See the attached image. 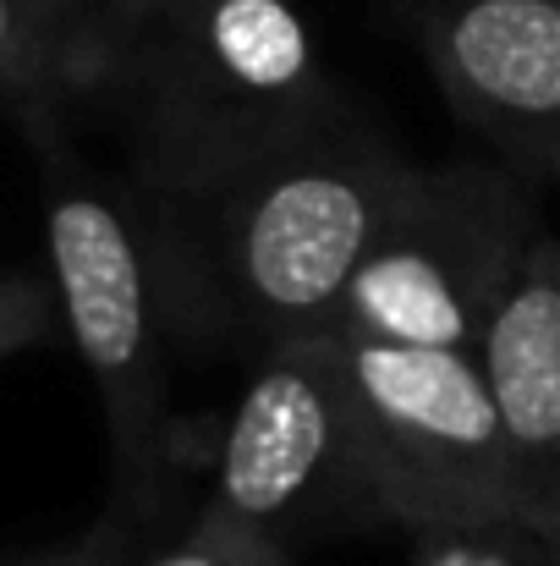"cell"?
<instances>
[{
	"mask_svg": "<svg viewBox=\"0 0 560 566\" xmlns=\"http://www.w3.org/2000/svg\"><path fill=\"white\" fill-rule=\"evenodd\" d=\"M418 177L423 166L347 116L198 192H138L177 347L258 358L325 336Z\"/></svg>",
	"mask_w": 560,
	"mask_h": 566,
	"instance_id": "cell-1",
	"label": "cell"
},
{
	"mask_svg": "<svg viewBox=\"0 0 560 566\" xmlns=\"http://www.w3.org/2000/svg\"><path fill=\"white\" fill-rule=\"evenodd\" d=\"M110 105L144 198L198 192L352 116L297 0L171 6L138 33Z\"/></svg>",
	"mask_w": 560,
	"mask_h": 566,
	"instance_id": "cell-2",
	"label": "cell"
},
{
	"mask_svg": "<svg viewBox=\"0 0 560 566\" xmlns=\"http://www.w3.org/2000/svg\"><path fill=\"white\" fill-rule=\"evenodd\" d=\"M44 182V253L83 369L99 390L110 446V512L138 528L166 523L187 468L182 423L171 412V308L155 231L127 177L94 171L66 133L33 144Z\"/></svg>",
	"mask_w": 560,
	"mask_h": 566,
	"instance_id": "cell-3",
	"label": "cell"
},
{
	"mask_svg": "<svg viewBox=\"0 0 560 566\" xmlns=\"http://www.w3.org/2000/svg\"><path fill=\"white\" fill-rule=\"evenodd\" d=\"M539 237L545 226L511 171L478 160L423 166L325 336L478 353Z\"/></svg>",
	"mask_w": 560,
	"mask_h": 566,
	"instance_id": "cell-4",
	"label": "cell"
},
{
	"mask_svg": "<svg viewBox=\"0 0 560 566\" xmlns=\"http://www.w3.org/2000/svg\"><path fill=\"white\" fill-rule=\"evenodd\" d=\"M198 506L286 556L330 523H379L352 390L330 336H303L247 364L209 440Z\"/></svg>",
	"mask_w": 560,
	"mask_h": 566,
	"instance_id": "cell-5",
	"label": "cell"
},
{
	"mask_svg": "<svg viewBox=\"0 0 560 566\" xmlns=\"http://www.w3.org/2000/svg\"><path fill=\"white\" fill-rule=\"evenodd\" d=\"M347 369L379 523L406 534L517 517L500 412L478 353L330 336Z\"/></svg>",
	"mask_w": 560,
	"mask_h": 566,
	"instance_id": "cell-6",
	"label": "cell"
},
{
	"mask_svg": "<svg viewBox=\"0 0 560 566\" xmlns=\"http://www.w3.org/2000/svg\"><path fill=\"white\" fill-rule=\"evenodd\" d=\"M418 44L473 133L560 177V0H423Z\"/></svg>",
	"mask_w": 560,
	"mask_h": 566,
	"instance_id": "cell-7",
	"label": "cell"
},
{
	"mask_svg": "<svg viewBox=\"0 0 560 566\" xmlns=\"http://www.w3.org/2000/svg\"><path fill=\"white\" fill-rule=\"evenodd\" d=\"M478 364L500 412L517 517L560 539V242L550 231L500 297Z\"/></svg>",
	"mask_w": 560,
	"mask_h": 566,
	"instance_id": "cell-8",
	"label": "cell"
},
{
	"mask_svg": "<svg viewBox=\"0 0 560 566\" xmlns=\"http://www.w3.org/2000/svg\"><path fill=\"white\" fill-rule=\"evenodd\" d=\"M11 11L44 44L50 66L61 72L77 105L110 99L133 55V22L121 0H11Z\"/></svg>",
	"mask_w": 560,
	"mask_h": 566,
	"instance_id": "cell-9",
	"label": "cell"
},
{
	"mask_svg": "<svg viewBox=\"0 0 560 566\" xmlns=\"http://www.w3.org/2000/svg\"><path fill=\"white\" fill-rule=\"evenodd\" d=\"M72 94L61 83V72L50 66L44 44L28 33V22L11 11V0H0V111L11 116V127L33 144L66 133L72 116Z\"/></svg>",
	"mask_w": 560,
	"mask_h": 566,
	"instance_id": "cell-10",
	"label": "cell"
},
{
	"mask_svg": "<svg viewBox=\"0 0 560 566\" xmlns=\"http://www.w3.org/2000/svg\"><path fill=\"white\" fill-rule=\"evenodd\" d=\"M292 562L297 556H286V551H275V545H264L253 534H236L231 523H220L203 506H192L171 534H160V523L144 528L133 539V551L121 556V566H292Z\"/></svg>",
	"mask_w": 560,
	"mask_h": 566,
	"instance_id": "cell-11",
	"label": "cell"
},
{
	"mask_svg": "<svg viewBox=\"0 0 560 566\" xmlns=\"http://www.w3.org/2000/svg\"><path fill=\"white\" fill-rule=\"evenodd\" d=\"M412 566H560V539L522 517H500L473 528L412 534Z\"/></svg>",
	"mask_w": 560,
	"mask_h": 566,
	"instance_id": "cell-12",
	"label": "cell"
},
{
	"mask_svg": "<svg viewBox=\"0 0 560 566\" xmlns=\"http://www.w3.org/2000/svg\"><path fill=\"white\" fill-rule=\"evenodd\" d=\"M55 325H61V308H55L50 275L0 270V358L44 347L55 336Z\"/></svg>",
	"mask_w": 560,
	"mask_h": 566,
	"instance_id": "cell-13",
	"label": "cell"
},
{
	"mask_svg": "<svg viewBox=\"0 0 560 566\" xmlns=\"http://www.w3.org/2000/svg\"><path fill=\"white\" fill-rule=\"evenodd\" d=\"M144 528L127 523L121 512H99V523H88L83 534L61 539V545H44V551H22V556H0V566H121V556L133 551Z\"/></svg>",
	"mask_w": 560,
	"mask_h": 566,
	"instance_id": "cell-14",
	"label": "cell"
},
{
	"mask_svg": "<svg viewBox=\"0 0 560 566\" xmlns=\"http://www.w3.org/2000/svg\"><path fill=\"white\" fill-rule=\"evenodd\" d=\"M127 6V22H133V44H138V33L155 22V17H166L171 6H182V0H121Z\"/></svg>",
	"mask_w": 560,
	"mask_h": 566,
	"instance_id": "cell-15",
	"label": "cell"
}]
</instances>
